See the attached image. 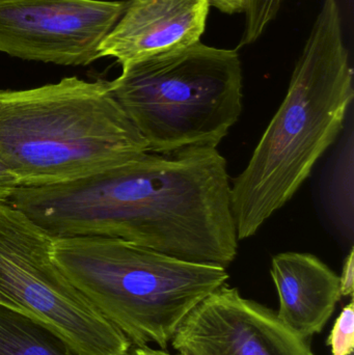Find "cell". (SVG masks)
Instances as JSON below:
<instances>
[{
  "mask_svg": "<svg viewBox=\"0 0 354 355\" xmlns=\"http://www.w3.org/2000/svg\"><path fill=\"white\" fill-rule=\"evenodd\" d=\"M53 237L116 238L228 268L238 252L227 160L216 148L145 152L99 174L8 200Z\"/></svg>",
  "mask_w": 354,
  "mask_h": 355,
  "instance_id": "cell-1",
  "label": "cell"
},
{
  "mask_svg": "<svg viewBox=\"0 0 354 355\" xmlns=\"http://www.w3.org/2000/svg\"><path fill=\"white\" fill-rule=\"evenodd\" d=\"M353 98L340 6L324 0L280 108L231 185L239 241L255 236L297 193L342 132Z\"/></svg>",
  "mask_w": 354,
  "mask_h": 355,
  "instance_id": "cell-2",
  "label": "cell"
},
{
  "mask_svg": "<svg viewBox=\"0 0 354 355\" xmlns=\"http://www.w3.org/2000/svg\"><path fill=\"white\" fill-rule=\"evenodd\" d=\"M148 151L109 81L73 76L33 89H0V164L19 186L75 181Z\"/></svg>",
  "mask_w": 354,
  "mask_h": 355,
  "instance_id": "cell-3",
  "label": "cell"
},
{
  "mask_svg": "<svg viewBox=\"0 0 354 355\" xmlns=\"http://www.w3.org/2000/svg\"><path fill=\"white\" fill-rule=\"evenodd\" d=\"M52 256L133 347L168 349L191 311L230 277L224 267L179 260L116 238H55Z\"/></svg>",
  "mask_w": 354,
  "mask_h": 355,
  "instance_id": "cell-4",
  "label": "cell"
},
{
  "mask_svg": "<svg viewBox=\"0 0 354 355\" xmlns=\"http://www.w3.org/2000/svg\"><path fill=\"white\" fill-rule=\"evenodd\" d=\"M122 68L110 89L150 152L216 148L240 118L242 69L236 50L197 42Z\"/></svg>",
  "mask_w": 354,
  "mask_h": 355,
  "instance_id": "cell-5",
  "label": "cell"
},
{
  "mask_svg": "<svg viewBox=\"0 0 354 355\" xmlns=\"http://www.w3.org/2000/svg\"><path fill=\"white\" fill-rule=\"evenodd\" d=\"M54 239L10 202L0 204V306L47 325L77 355H128L130 341L58 268Z\"/></svg>",
  "mask_w": 354,
  "mask_h": 355,
  "instance_id": "cell-6",
  "label": "cell"
},
{
  "mask_svg": "<svg viewBox=\"0 0 354 355\" xmlns=\"http://www.w3.org/2000/svg\"><path fill=\"white\" fill-rule=\"evenodd\" d=\"M128 1L0 0V51L35 62L87 66Z\"/></svg>",
  "mask_w": 354,
  "mask_h": 355,
  "instance_id": "cell-7",
  "label": "cell"
},
{
  "mask_svg": "<svg viewBox=\"0 0 354 355\" xmlns=\"http://www.w3.org/2000/svg\"><path fill=\"white\" fill-rule=\"evenodd\" d=\"M170 345L187 355H315L276 311L227 283L191 311Z\"/></svg>",
  "mask_w": 354,
  "mask_h": 355,
  "instance_id": "cell-8",
  "label": "cell"
},
{
  "mask_svg": "<svg viewBox=\"0 0 354 355\" xmlns=\"http://www.w3.org/2000/svg\"><path fill=\"white\" fill-rule=\"evenodd\" d=\"M210 0H130L100 45L101 58L125 67L200 42Z\"/></svg>",
  "mask_w": 354,
  "mask_h": 355,
  "instance_id": "cell-9",
  "label": "cell"
},
{
  "mask_svg": "<svg viewBox=\"0 0 354 355\" xmlns=\"http://www.w3.org/2000/svg\"><path fill=\"white\" fill-rule=\"evenodd\" d=\"M270 275L280 320L303 339L321 333L342 298L339 275L314 254L294 252L276 254Z\"/></svg>",
  "mask_w": 354,
  "mask_h": 355,
  "instance_id": "cell-10",
  "label": "cell"
},
{
  "mask_svg": "<svg viewBox=\"0 0 354 355\" xmlns=\"http://www.w3.org/2000/svg\"><path fill=\"white\" fill-rule=\"evenodd\" d=\"M322 175L324 210L342 237L353 243L354 129L353 121L343 128Z\"/></svg>",
  "mask_w": 354,
  "mask_h": 355,
  "instance_id": "cell-11",
  "label": "cell"
},
{
  "mask_svg": "<svg viewBox=\"0 0 354 355\" xmlns=\"http://www.w3.org/2000/svg\"><path fill=\"white\" fill-rule=\"evenodd\" d=\"M0 355H77L51 329L0 306Z\"/></svg>",
  "mask_w": 354,
  "mask_h": 355,
  "instance_id": "cell-12",
  "label": "cell"
},
{
  "mask_svg": "<svg viewBox=\"0 0 354 355\" xmlns=\"http://www.w3.org/2000/svg\"><path fill=\"white\" fill-rule=\"evenodd\" d=\"M283 0H251L245 10L241 45L255 43L278 16Z\"/></svg>",
  "mask_w": 354,
  "mask_h": 355,
  "instance_id": "cell-13",
  "label": "cell"
},
{
  "mask_svg": "<svg viewBox=\"0 0 354 355\" xmlns=\"http://www.w3.org/2000/svg\"><path fill=\"white\" fill-rule=\"evenodd\" d=\"M328 346L332 355H351L354 350V304L353 300L343 309L335 321L328 336Z\"/></svg>",
  "mask_w": 354,
  "mask_h": 355,
  "instance_id": "cell-14",
  "label": "cell"
},
{
  "mask_svg": "<svg viewBox=\"0 0 354 355\" xmlns=\"http://www.w3.org/2000/svg\"><path fill=\"white\" fill-rule=\"evenodd\" d=\"M353 248H351L348 256L343 264L342 275H340L341 295L351 296L354 291V259Z\"/></svg>",
  "mask_w": 354,
  "mask_h": 355,
  "instance_id": "cell-15",
  "label": "cell"
},
{
  "mask_svg": "<svg viewBox=\"0 0 354 355\" xmlns=\"http://www.w3.org/2000/svg\"><path fill=\"white\" fill-rule=\"evenodd\" d=\"M18 186L16 177L6 166L0 164V204L8 202L12 192Z\"/></svg>",
  "mask_w": 354,
  "mask_h": 355,
  "instance_id": "cell-16",
  "label": "cell"
},
{
  "mask_svg": "<svg viewBox=\"0 0 354 355\" xmlns=\"http://www.w3.org/2000/svg\"><path fill=\"white\" fill-rule=\"evenodd\" d=\"M251 0H210V6L226 14L245 12Z\"/></svg>",
  "mask_w": 354,
  "mask_h": 355,
  "instance_id": "cell-17",
  "label": "cell"
},
{
  "mask_svg": "<svg viewBox=\"0 0 354 355\" xmlns=\"http://www.w3.org/2000/svg\"><path fill=\"white\" fill-rule=\"evenodd\" d=\"M128 355H172L168 352V349H161V348H152L150 346H143V347H131Z\"/></svg>",
  "mask_w": 354,
  "mask_h": 355,
  "instance_id": "cell-18",
  "label": "cell"
},
{
  "mask_svg": "<svg viewBox=\"0 0 354 355\" xmlns=\"http://www.w3.org/2000/svg\"><path fill=\"white\" fill-rule=\"evenodd\" d=\"M351 355H353V354H351Z\"/></svg>",
  "mask_w": 354,
  "mask_h": 355,
  "instance_id": "cell-19",
  "label": "cell"
}]
</instances>
